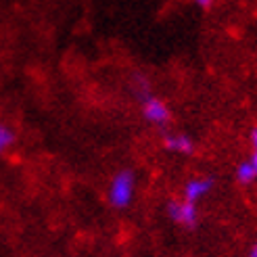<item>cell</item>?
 I'll list each match as a JSON object with an SVG mask.
<instances>
[{
  "label": "cell",
  "instance_id": "277c9868",
  "mask_svg": "<svg viewBox=\"0 0 257 257\" xmlns=\"http://www.w3.org/2000/svg\"><path fill=\"white\" fill-rule=\"evenodd\" d=\"M217 180L211 174H197V176H190L186 182L182 184V199L188 203H195L199 205L205 197H209L211 192L215 190Z\"/></svg>",
  "mask_w": 257,
  "mask_h": 257
},
{
  "label": "cell",
  "instance_id": "30bf717a",
  "mask_svg": "<svg viewBox=\"0 0 257 257\" xmlns=\"http://www.w3.org/2000/svg\"><path fill=\"white\" fill-rule=\"evenodd\" d=\"M192 3H195L201 11H211V7H213L215 0H192Z\"/></svg>",
  "mask_w": 257,
  "mask_h": 257
},
{
  "label": "cell",
  "instance_id": "3957f363",
  "mask_svg": "<svg viewBox=\"0 0 257 257\" xmlns=\"http://www.w3.org/2000/svg\"><path fill=\"white\" fill-rule=\"evenodd\" d=\"M140 105V115L149 125H155L159 130H165L172 123V109L163 98H159L157 94H151L149 98H145Z\"/></svg>",
  "mask_w": 257,
  "mask_h": 257
},
{
  "label": "cell",
  "instance_id": "5b68a950",
  "mask_svg": "<svg viewBox=\"0 0 257 257\" xmlns=\"http://www.w3.org/2000/svg\"><path fill=\"white\" fill-rule=\"evenodd\" d=\"M163 149L168 153H174V155L190 157V155H195L197 143H195V138L184 134V132H165L163 134Z\"/></svg>",
  "mask_w": 257,
  "mask_h": 257
},
{
  "label": "cell",
  "instance_id": "ba28073f",
  "mask_svg": "<svg viewBox=\"0 0 257 257\" xmlns=\"http://www.w3.org/2000/svg\"><path fill=\"white\" fill-rule=\"evenodd\" d=\"M17 143H19V134L15 127L7 121H0V157L7 155Z\"/></svg>",
  "mask_w": 257,
  "mask_h": 257
},
{
  "label": "cell",
  "instance_id": "9c48e42d",
  "mask_svg": "<svg viewBox=\"0 0 257 257\" xmlns=\"http://www.w3.org/2000/svg\"><path fill=\"white\" fill-rule=\"evenodd\" d=\"M249 145H251L249 159H251V163L257 168V125H253L251 130H249Z\"/></svg>",
  "mask_w": 257,
  "mask_h": 257
},
{
  "label": "cell",
  "instance_id": "6da1fadb",
  "mask_svg": "<svg viewBox=\"0 0 257 257\" xmlns=\"http://www.w3.org/2000/svg\"><path fill=\"white\" fill-rule=\"evenodd\" d=\"M136 186H138V174L134 168L115 170L107 184V192H105L107 205L113 211L130 209L136 199Z\"/></svg>",
  "mask_w": 257,
  "mask_h": 257
},
{
  "label": "cell",
  "instance_id": "52a82bcc",
  "mask_svg": "<svg viewBox=\"0 0 257 257\" xmlns=\"http://www.w3.org/2000/svg\"><path fill=\"white\" fill-rule=\"evenodd\" d=\"M257 180V168L251 163V159H242L236 163V168H234V182L238 186H251L253 182Z\"/></svg>",
  "mask_w": 257,
  "mask_h": 257
},
{
  "label": "cell",
  "instance_id": "8992f818",
  "mask_svg": "<svg viewBox=\"0 0 257 257\" xmlns=\"http://www.w3.org/2000/svg\"><path fill=\"white\" fill-rule=\"evenodd\" d=\"M130 90H132V96L138 102H143L151 94H155V92H153V84L149 80V75H145L143 71H134L132 73V78H130Z\"/></svg>",
  "mask_w": 257,
  "mask_h": 257
},
{
  "label": "cell",
  "instance_id": "8fae6325",
  "mask_svg": "<svg viewBox=\"0 0 257 257\" xmlns=\"http://www.w3.org/2000/svg\"><path fill=\"white\" fill-rule=\"evenodd\" d=\"M245 257H257V240H255V242H251V247L247 249Z\"/></svg>",
  "mask_w": 257,
  "mask_h": 257
},
{
  "label": "cell",
  "instance_id": "7a4b0ae2",
  "mask_svg": "<svg viewBox=\"0 0 257 257\" xmlns=\"http://www.w3.org/2000/svg\"><path fill=\"white\" fill-rule=\"evenodd\" d=\"M165 215L170 217V222L184 230H197L201 222L199 205L188 203L184 199H170L165 201Z\"/></svg>",
  "mask_w": 257,
  "mask_h": 257
}]
</instances>
